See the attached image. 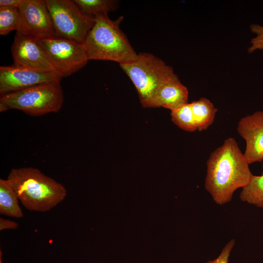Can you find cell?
<instances>
[{
	"label": "cell",
	"instance_id": "6da1fadb",
	"mask_svg": "<svg viewBox=\"0 0 263 263\" xmlns=\"http://www.w3.org/2000/svg\"><path fill=\"white\" fill-rule=\"evenodd\" d=\"M244 154L234 138L226 139L207 162L206 189L219 205L231 201L235 191L245 187L253 176Z\"/></svg>",
	"mask_w": 263,
	"mask_h": 263
},
{
	"label": "cell",
	"instance_id": "7a4b0ae2",
	"mask_svg": "<svg viewBox=\"0 0 263 263\" xmlns=\"http://www.w3.org/2000/svg\"><path fill=\"white\" fill-rule=\"evenodd\" d=\"M6 180L19 202L30 211H48L63 201L67 194L62 184L35 168L13 169Z\"/></svg>",
	"mask_w": 263,
	"mask_h": 263
},
{
	"label": "cell",
	"instance_id": "3957f363",
	"mask_svg": "<svg viewBox=\"0 0 263 263\" xmlns=\"http://www.w3.org/2000/svg\"><path fill=\"white\" fill-rule=\"evenodd\" d=\"M123 17L111 19L108 13L97 15L94 23L82 43L90 60H110L119 64L132 62L138 54L120 28Z\"/></svg>",
	"mask_w": 263,
	"mask_h": 263
},
{
	"label": "cell",
	"instance_id": "277c9868",
	"mask_svg": "<svg viewBox=\"0 0 263 263\" xmlns=\"http://www.w3.org/2000/svg\"><path fill=\"white\" fill-rule=\"evenodd\" d=\"M137 92L142 106H148L160 87L178 77L173 68L162 59L148 53L138 54L134 61L120 64Z\"/></svg>",
	"mask_w": 263,
	"mask_h": 263
},
{
	"label": "cell",
	"instance_id": "5b68a950",
	"mask_svg": "<svg viewBox=\"0 0 263 263\" xmlns=\"http://www.w3.org/2000/svg\"><path fill=\"white\" fill-rule=\"evenodd\" d=\"M64 96L60 82L45 83L0 95V112L20 110L33 116L58 112Z\"/></svg>",
	"mask_w": 263,
	"mask_h": 263
},
{
	"label": "cell",
	"instance_id": "8992f818",
	"mask_svg": "<svg viewBox=\"0 0 263 263\" xmlns=\"http://www.w3.org/2000/svg\"><path fill=\"white\" fill-rule=\"evenodd\" d=\"M56 36L82 44L94 23V18L81 11L73 0H45Z\"/></svg>",
	"mask_w": 263,
	"mask_h": 263
},
{
	"label": "cell",
	"instance_id": "52a82bcc",
	"mask_svg": "<svg viewBox=\"0 0 263 263\" xmlns=\"http://www.w3.org/2000/svg\"><path fill=\"white\" fill-rule=\"evenodd\" d=\"M38 41L54 71L61 77L76 72L89 61L82 44L56 36Z\"/></svg>",
	"mask_w": 263,
	"mask_h": 263
},
{
	"label": "cell",
	"instance_id": "ba28073f",
	"mask_svg": "<svg viewBox=\"0 0 263 263\" xmlns=\"http://www.w3.org/2000/svg\"><path fill=\"white\" fill-rule=\"evenodd\" d=\"M19 10L20 20L17 33L38 40L56 36L45 0H26Z\"/></svg>",
	"mask_w": 263,
	"mask_h": 263
},
{
	"label": "cell",
	"instance_id": "9c48e42d",
	"mask_svg": "<svg viewBox=\"0 0 263 263\" xmlns=\"http://www.w3.org/2000/svg\"><path fill=\"white\" fill-rule=\"evenodd\" d=\"M61 78L55 72L34 70L14 63L0 66V95L39 84L60 82Z\"/></svg>",
	"mask_w": 263,
	"mask_h": 263
},
{
	"label": "cell",
	"instance_id": "30bf717a",
	"mask_svg": "<svg viewBox=\"0 0 263 263\" xmlns=\"http://www.w3.org/2000/svg\"><path fill=\"white\" fill-rule=\"evenodd\" d=\"M11 52L16 65L38 71L56 73L38 39L16 33Z\"/></svg>",
	"mask_w": 263,
	"mask_h": 263
},
{
	"label": "cell",
	"instance_id": "8fae6325",
	"mask_svg": "<svg viewBox=\"0 0 263 263\" xmlns=\"http://www.w3.org/2000/svg\"><path fill=\"white\" fill-rule=\"evenodd\" d=\"M237 131L245 141L244 153L249 164L263 160V111H257L240 119Z\"/></svg>",
	"mask_w": 263,
	"mask_h": 263
},
{
	"label": "cell",
	"instance_id": "7c38bea8",
	"mask_svg": "<svg viewBox=\"0 0 263 263\" xmlns=\"http://www.w3.org/2000/svg\"><path fill=\"white\" fill-rule=\"evenodd\" d=\"M188 91L179 77L162 85L150 101L148 108L163 107L170 111L188 103Z\"/></svg>",
	"mask_w": 263,
	"mask_h": 263
},
{
	"label": "cell",
	"instance_id": "4fadbf2b",
	"mask_svg": "<svg viewBox=\"0 0 263 263\" xmlns=\"http://www.w3.org/2000/svg\"><path fill=\"white\" fill-rule=\"evenodd\" d=\"M19 198L6 179H0V213L20 218L23 212L19 205Z\"/></svg>",
	"mask_w": 263,
	"mask_h": 263
},
{
	"label": "cell",
	"instance_id": "5bb4252c",
	"mask_svg": "<svg viewBox=\"0 0 263 263\" xmlns=\"http://www.w3.org/2000/svg\"><path fill=\"white\" fill-rule=\"evenodd\" d=\"M197 130L207 129L214 122L218 110L207 98L202 97L190 103Z\"/></svg>",
	"mask_w": 263,
	"mask_h": 263
},
{
	"label": "cell",
	"instance_id": "9a60e30c",
	"mask_svg": "<svg viewBox=\"0 0 263 263\" xmlns=\"http://www.w3.org/2000/svg\"><path fill=\"white\" fill-rule=\"evenodd\" d=\"M240 198L243 201L263 208V172L253 175L249 183L242 188Z\"/></svg>",
	"mask_w": 263,
	"mask_h": 263
},
{
	"label": "cell",
	"instance_id": "2e32d148",
	"mask_svg": "<svg viewBox=\"0 0 263 263\" xmlns=\"http://www.w3.org/2000/svg\"><path fill=\"white\" fill-rule=\"evenodd\" d=\"M84 14L93 17L114 10L116 1L113 0H74Z\"/></svg>",
	"mask_w": 263,
	"mask_h": 263
},
{
	"label": "cell",
	"instance_id": "e0dca14e",
	"mask_svg": "<svg viewBox=\"0 0 263 263\" xmlns=\"http://www.w3.org/2000/svg\"><path fill=\"white\" fill-rule=\"evenodd\" d=\"M170 114L172 121L180 129L188 132L197 130L190 103H186L171 110Z\"/></svg>",
	"mask_w": 263,
	"mask_h": 263
},
{
	"label": "cell",
	"instance_id": "ac0fdd59",
	"mask_svg": "<svg viewBox=\"0 0 263 263\" xmlns=\"http://www.w3.org/2000/svg\"><path fill=\"white\" fill-rule=\"evenodd\" d=\"M20 20L18 8L0 7V35L4 36L13 30L17 31Z\"/></svg>",
	"mask_w": 263,
	"mask_h": 263
},
{
	"label": "cell",
	"instance_id": "d6986e66",
	"mask_svg": "<svg viewBox=\"0 0 263 263\" xmlns=\"http://www.w3.org/2000/svg\"><path fill=\"white\" fill-rule=\"evenodd\" d=\"M251 32L255 35L250 41L248 52L252 53L256 51L263 50V26L252 24L250 26Z\"/></svg>",
	"mask_w": 263,
	"mask_h": 263
},
{
	"label": "cell",
	"instance_id": "ffe728a7",
	"mask_svg": "<svg viewBox=\"0 0 263 263\" xmlns=\"http://www.w3.org/2000/svg\"><path fill=\"white\" fill-rule=\"evenodd\" d=\"M235 243L234 239L229 241L224 247L216 259L208 261L206 263H228L230 253L235 245Z\"/></svg>",
	"mask_w": 263,
	"mask_h": 263
},
{
	"label": "cell",
	"instance_id": "44dd1931",
	"mask_svg": "<svg viewBox=\"0 0 263 263\" xmlns=\"http://www.w3.org/2000/svg\"><path fill=\"white\" fill-rule=\"evenodd\" d=\"M19 224L15 221L4 219L0 218V230L5 229H16L18 228Z\"/></svg>",
	"mask_w": 263,
	"mask_h": 263
},
{
	"label": "cell",
	"instance_id": "7402d4cb",
	"mask_svg": "<svg viewBox=\"0 0 263 263\" xmlns=\"http://www.w3.org/2000/svg\"><path fill=\"white\" fill-rule=\"evenodd\" d=\"M26 0H0V7L19 8Z\"/></svg>",
	"mask_w": 263,
	"mask_h": 263
},
{
	"label": "cell",
	"instance_id": "603a6c76",
	"mask_svg": "<svg viewBox=\"0 0 263 263\" xmlns=\"http://www.w3.org/2000/svg\"><path fill=\"white\" fill-rule=\"evenodd\" d=\"M0 263H3L2 260V252L1 250H0Z\"/></svg>",
	"mask_w": 263,
	"mask_h": 263
}]
</instances>
